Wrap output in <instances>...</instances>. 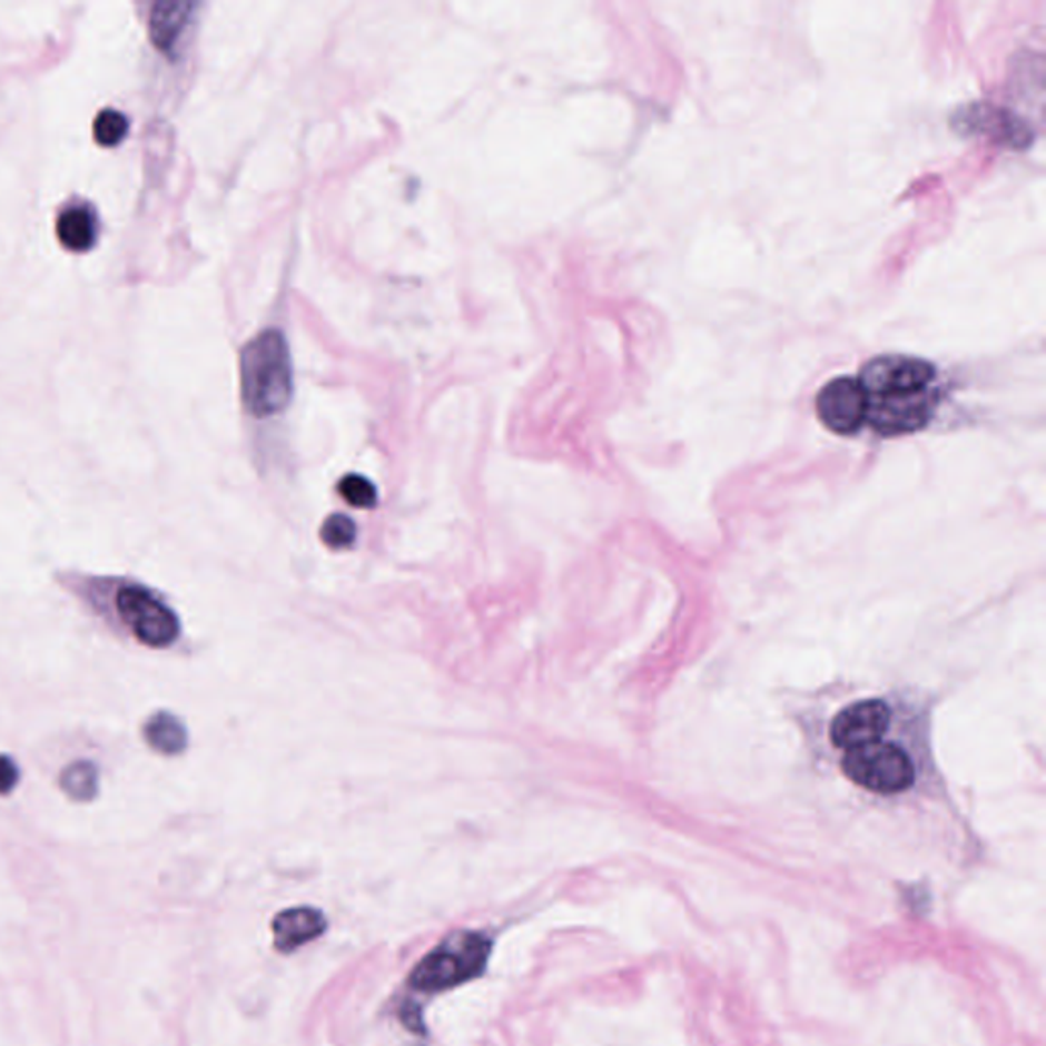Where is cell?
<instances>
[{
    "label": "cell",
    "mask_w": 1046,
    "mask_h": 1046,
    "mask_svg": "<svg viewBox=\"0 0 1046 1046\" xmlns=\"http://www.w3.org/2000/svg\"><path fill=\"white\" fill-rule=\"evenodd\" d=\"M867 397V424L881 436H906L922 430L935 413L936 371L930 362L885 354L860 371Z\"/></svg>",
    "instance_id": "cell-1"
},
{
    "label": "cell",
    "mask_w": 1046,
    "mask_h": 1046,
    "mask_svg": "<svg viewBox=\"0 0 1046 1046\" xmlns=\"http://www.w3.org/2000/svg\"><path fill=\"white\" fill-rule=\"evenodd\" d=\"M239 385L251 415L268 417L287 409L293 397V361L278 329H264L241 349Z\"/></svg>",
    "instance_id": "cell-2"
},
{
    "label": "cell",
    "mask_w": 1046,
    "mask_h": 1046,
    "mask_svg": "<svg viewBox=\"0 0 1046 1046\" xmlns=\"http://www.w3.org/2000/svg\"><path fill=\"white\" fill-rule=\"evenodd\" d=\"M491 940L481 932H456L437 945L413 969L409 984L417 991H446L485 971Z\"/></svg>",
    "instance_id": "cell-3"
},
{
    "label": "cell",
    "mask_w": 1046,
    "mask_h": 1046,
    "mask_svg": "<svg viewBox=\"0 0 1046 1046\" xmlns=\"http://www.w3.org/2000/svg\"><path fill=\"white\" fill-rule=\"evenodd\" d=\"M842 772L855 784L875 793H899L916 781V769L908 752L889 742H872L848 750Z\"/></svg>",
    "instance_id": "cell-4"
},
{
    "label": "cell",
    "mask_w": 1046,
    "mask_h": 1046,
    "mask_svg": "<svg viewBox=\"0 0 1046 1046\" xmlns=\"http://www.w3.org/2000/svg\"><path fill=\"white\" fill-rule=\"evenodd\" d=\"M115 605L121 622L146 647H170L180 634V622L175 611L146 586H121L117 591Z\"/></svg>",
    "instance_id": "cell-5"
},
{
    "label": "cell",
    "mask_w": 1046,
    "mask_h": 1046,
    "mask_svg": "<svg viewBox=\"0 0 1046 1046\" xmlns=\"http://www.w3.org/2000/svg\"><path fill=\"white\" fill-rule=\"evenodd\" d=\"M818 417L840 436L857 434L867 424V397L857 378L838 376L822 386L816 399Z\"/></svg>",
    "instance_id": "cell-6"
},
{
    "label": "cell",
    "mask_w": 1046,
    "mask_h": 1046,
    "mask_svg": "<svg viewBox=\"0 0 1046 1046\" xmlns=\"http://www.w3.org/2000/svg\"><path fill=\"white\" fill-rule=\"evenodd\" d=\"M891 722V710L881 699H865L840 711L830 726V740L836 748L855 750L884 740Z\"/></svg>",
    "instance_id": "cell-7"
},
{
    "label": "cell",
    "mask_w": 1046,
    "mask_h": 1046,
    "mask_svg": "<svg viewBox=\"0 0 1046 1046\" xmlns=\"http://www.w3.org/2000/svg\"><path fill=\"white\" fill-rule=\"evenodd\" d=\"M324 914L315 908H290L280 911L273 922L275 947L280 953H293L297 948L324 935Z\"/></svg>",
    "instance_id": "cell-8"
},
{
    "label": "cell",
    "mask_w": 1046,
    "mask_h": 1046,
    "mask_svg": "<svg viewBox=\"0 0 1046 1046\" xmlns=\"http://www.w3.org/2000/svg\"><path fill=\"white\" fill-rule=\"evenodd\" d=\"M58 239L63 248L87 251L97 241V217L88 205H72L58 217Z\"/></svg>",
    "instance_id": "cell-9"
},
{
    "label": "cell",
    "mask_w": 1046,
    "mask_h": 1046,
    "mask_svg": "<svg viewBox=\"0 0 1046 1046\" xmlns=\"http://www.w3.org/2000/svg\"><path fill=\"white\" fill-rule=\"evenodd\" d=\"M193 4H182V2H166V4H156L151 11V39L154 43L162 51L172 50L176 41L182 36L187 27Z\"/></svg>",
    "instance_id": "cell-10"
},
{
    "label": "cell",
    "mask_w": 1046,
    "mask_h": 1046,
    "mask_svg": "<svg viewBox=\"0 0 1046 1046\" xmlns=\"http://www.w3.org/2000/svg\"><path fill=\"white\" fill-rule=\"evenodd\" d=\"M144 736L154 750L160 754H178L187 747V730L178 718L168 711L154 713L146 722Z\"/></svg>",
    "instance_id": "cell-11"
},
{
    "label": "cell",
    "mask_w": 1046,
    "mask_h": 1046,
    "mask_svg": "<svg viewBox=\"0 0 1046 1046\" xmlns=\"http://www.w3.org/2000/svg\"><path fill=\"white\" fill-rule=\"evenodd\" d=\"M60 784L68 793V798L76 799V801H90L97 796V789H99V772L92 762L78 760L63 769Z\"/></svg>",
    "instance_id": "cell-12"
},
{
    "label": "cell",
    "mask_w": 1046,
    "mask_h": 1046,
    "mask_svg": "<svg viewBox=\"0 0 1046 1046\" xmlns=\"http://www.w3.org/2000/svg\"><path fill=\"white\" fill-rule=\"evenodd\" d=\"M337 493L346 499V503H349L352 507H358V510H371L378 501L376 486L362 474L344 476L337 485Z\"/></svg>",
    "instance_id": "cell-13"
},
{
    "label": "cell",
    "mask_w": 1046,
    "mask_h": 1046,
    "mask_svg": "<svg viewBox=\"0 0 1046 1046\" xmlns=\"http://www.w3.org/2000/svg\"><path fill=\"white\" fill-rule=\"evenodd\" d=\"M129 121L124 112L105 109L95 119V139L100 146H117L127 136Z\"/></svg>",
    "instance_id": "cell-14"
},
{
    "label": "cell",
    "mask_w": 1046,
    "mask_h": 1046,
    "mask_svg": "<svg viewBox=\"0 0 1046 1046\" xmlns=\"http://www.w3.org/2000/svg\"><path fill=\"white\" fill-rule=\"evenodd\" d=\"M322 540L329 549H348L356 540V523L342 513L329 515L322 525Z\"/></svg>",
    "instance_id": "cell-15"
},
{
    "label": "cell",
    "mask_w": 1046,
    "mask_h": 1046,
    "mask_svg": "<svg viewBox=\"0 0 1046 1046\" xmlns=\"http://www.w3.org/2000/svg\"><path fill=\"white\" fill-rule=\"evenodd\" d=\"M19 783V767L11 757L0 754V796L11 793Z\"/></svg>",
    "instance_id": "cell-16"
}]
</instances>
